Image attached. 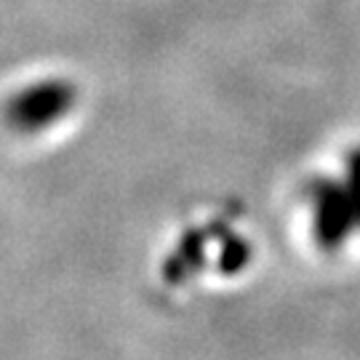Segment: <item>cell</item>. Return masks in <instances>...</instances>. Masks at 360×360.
Segmentation results:
<instances>
[{"label": "cell", "instance_id": "6da1fadb", "mask_svg": "<svg viewBox=\"0 0 360 360\" xmlns=\"http://www.w3.org/2000/svg\"><path fill=\"white\" fill-rule=\"evenodd\" d=\"M315 238L326 248H336L360 230V150L349 155L347 176L342 181L323 179L312 184Z\"/></svg>", "mask_w": 360, "mask_h": 360}, {"label": "cell", "instance_id": "7a4b0ae2", "mask_svg": "<svg viewBox=\"0 0 360 360\" xmlns=\"http://www.w3.org/2000/svg\"><path fill=\"white\" fill-rule=\"evenodd\" d=\"M77 91L70 80H43L6 104V123L22 134H40L75 107Z\"/></svg>", "mask_w": 360, "mask_h": 360}]
</instances>
